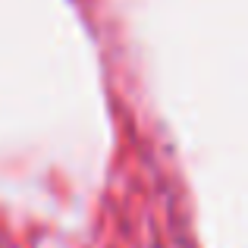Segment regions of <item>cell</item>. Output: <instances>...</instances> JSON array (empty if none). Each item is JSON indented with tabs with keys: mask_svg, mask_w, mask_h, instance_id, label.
I'll return each instance as SVG.
<instances>
[]
</instances>
